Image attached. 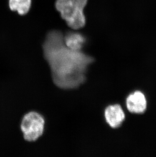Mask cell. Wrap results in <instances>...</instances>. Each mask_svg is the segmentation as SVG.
Listing matches in <instances>:
<instances>
[{
    "instance_id": "cell-1",
    "label": "cell",
    "mask_w": 156,
    "mask_h": 157,
    "mask_svg": "<svg viewBox=\"0 0 156 157\" xmlns=\"http://www.w3.org/2000/svg\"><path fill=\"white\" fill-rule=\"evenodd\" d=\"M63 36L58 31L48 33L43 45L45 58L56 86L65 90L77 89L85 82L87 68L94 59L81 51L67 47Z\"/></svg>"
},
{
    "instance_id": "cell-2",
    "label": "cell",
    "mask_w": 156,
    "mask_h": 157,
    "mask_svg": "<svg viewBox=\"0 0 156 157\" xmlns=\"http://www.w3.org/2000/svg\"><path fill=\"white\" fill-rule=\"evenodd\" d=\"M87 0H56L55 7L69 27L79 30L86 24L84 8Z\"/></svg>"
},
{
    "instance_id": "cell-3",
    "label": "cell",
    "mask_w": 156,
    "mask_h": 157,
    "mask_svg": "<svg viewBox=\"0 0 156 157\" xmlns=\"http://www.w3.org/2000/svg\"><path fill=\"white\" fill-rule=\"evenodd\" d=\"M45 120L43 116L36 112H30L25 114L21 123V129L24 140L35 141L44 132Z\"/></svg>"
},
{
    "instance_id": "cell-4",
    "label": "cell",
    "mask_w": 156,
    "mask_h": 157,
    "mask_svg": "<svg viewBox=\"0 0 156 157\" xmlns=\"http://www.w3.org/2000/svg\"><path fill=\"white\" fill-rule=\"evenodd\" d=\"M126 103L128 110L134 113H144L147 106L146 97L139 90L130 94L127 98Z\"/></svg>"
},
{
    "instance_id": "cell-5",
    "label": "cell",
    "mask_w": 156,
    "mask_h": 157,
    "mask_svg": "<svg viewBox=\"0 0 156 157\" xmlns=\"http://www.w3.org/2000/svg\"><path fill=\"white\" fill-rule=\"evenodd\" d=\"M105 117L106 123L110 127L116 128L119 127L125 119L124 111L119 104L110 105L105 111Z\"/></svg>"
},
{
    "instance_id": "cell-6",
    "label": "cell",
    "mask_w": 156,
    "mask_h": 157,
    "mask_svg": "<svg viewBox=\"0 0 156 157\" xmlns=\"http://www.w3.org/2000/svg\"><path fill=\"white\" fill-rule=\"evenodd\" d=\"M63 38L66 46L74 51H81L86 42L85 37L77 32H69Z\"/></svg>"
},
{
    "instance_id": "cell-7",
    "label": "cell",
    "mask_w": 156,
    "mask_h": 157,
    "mask_svg": "<svg viewBox=\"0 0 156 157\" xmlns=\"http://www.w3.org/2000/svg\"><path fill=\"white\" fill-rule=\"evenodd\" d=\"M31 4L32 0H9L10 9L13 11H17L19 15L28 13Z\"/></svg>"
}]
</instances>
